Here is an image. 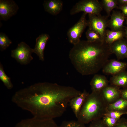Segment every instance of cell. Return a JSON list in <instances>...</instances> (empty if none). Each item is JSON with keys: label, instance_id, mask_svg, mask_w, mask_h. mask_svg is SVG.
<instances>
[{"label": "cell", "instance_id": "cell-1", "mask_svg": "<svg viewBox=\"0 0 127 127\" xmlns=\"http://www.w3.org/2000/svg\"><path fill=\"white\" fill-rule=\"evenodd\" d=\"M82 93L72 87L39 82L16 91L11 100L18 107L30 112L33 117L54 119L61 116L71 99Z\"/></svg>", "mask_w": 127, "mask_h": 127}, {"label": "cell", "instance_id": "cell-2", "mask_svg": "<svg viewBox=\"0 0 127 127\" xmlns=\"http://www.w3.org/2000/svg\"><path fill=\"white\" fill-rule=\"evenodd\" d=\"M111 54L109 45L105 42L80 40L71 49L69 56L76 70L82 75H87L102 69Z\"/></svg>", "mask_w": 127, "mask_h": 127}, {"label": "cell", "instance_id": "cell-3", "mask_svg": "<svg viewBox=\"0 0 127 127\" xmlns=\"http://www.w3.org/2000/svg\"><path fill=\"white\" fill-rule=\"evenodd\" d=\"M107 105L100 92L92 91L85 99L76 118L77 120L85 124L101 119L107 111Z\"/></svg>", "mask_w": 127, "mask_h": 127}, {"label": "cell", "instance_id": "cell-4", "mask_svg": "<svg viewBox=\"0 0 127 127\" xmlns=\"http://www.w3.org/2000/svg\"><path fill=\"white\" fill-rule=\"evenodd\" d=\"M103 8L98 0H81L76 3L70 12L71 15H73L81 12L87 14L97 15H101Z\"/></svg>", "mask_w": 127, "mask_h": 127}, {"label": "cell", "instance_id": "cell-5", "mask_svg": "<svg viewBox=\"0 0 127 127\" xmlns=\"http://www.w3.org/2000/svg\"><path fill=\"white\" fill-rule=\"evenodd\" d=\"M88 16L87 23L88 29L98 33L102 40L104 42L106 28L108 27V17L101 15H97L92 14H88Z\"/></svg>", "mask_w": 127, "mask_h": 127}, {"label": "cell", "instance_id": "cell-6", "mask_svg": "<svg viewBox=\"0 0 127 127\" xmlns=\"http://www.w3.org/2000/svg\"><path fill=\"white\" fill-rule=\"evenodd\" d=\"M87 14L83 13L78 21L69 29L67 32L69 42L75 45L80 40V38L86 27L87 26Z\"/></svg>", "mask_w": 127, "mask_h": 127}, {"label": "cell", "instance_id": "cell-7", "mask_svg": "<svg viewBox=\"0 0 127 127\" xmlns=\"http://www.w3.org/2000/svg\"><path fill=\"white\" fill-rule=\"evenodd\" d=\"M32 53L33 49L25 42H22L18 44L16 49L12 50L11 56L21 64H26L33 59Z\"/></svg>", "mask_w": 127, "mask_h": 127}, {"label": "cell", "instance_id": "cell-8", "mask_svg": "<svg viewBox=\"0 0 127 127\" xmlns=\"http://www.w3.org/2000/svg\"><path fill=\"white\" fill-rule=\"evenodd\" d=\"M14 127H59L54 119H42L34 117L22 120Z\"/></svg>", "mask_w": 127, "mask_h": 127}, {"label": "cell", "instance_id": "cell-9", "mask_svg": "<svg viewBox=\"0 0 127 127\" xmlns=\"http://www.w3.org/2000/svg\"><path fill=\"white\" fill-rule=\"evenodd\" d=\"M19 7L12 0H0V20H7L16 14Z\"/></svg>", "mask_w": 127, "mask_h": 127}, {"label": "cell", "instance_id": "cell-10", "mask_svg": "<svg viewBox=\"0 0 127 127\" xmlns=\"http://www.w3.org/2000/svg\"><path fill=\"white\" fill-rule=\"evenodd\" d=\"M104 100L107 104L112 103L121 98V90L112 85H108L100 92Z\"/></svg>", "mask_w": 127, "mask_h": 127}, {"label": "cell", "instance_id": "cell-11", "mask_svg": "<svg viewBox=\"0 0 127 127\" xmlns=\"http://www.w3.org/2000/svg\"><path fill=\"white\" fill-rule=\"evenodd\" d=\"M109 46L111 54H114L118 60L127 58V39L117 40Z\"/></svg>", "mask_w": 127, "mask_h": 127}, {"label": "cell", "instance_id": "cell-12", "mask_svg": "<svg viewBox=\"0 0 127 127\" xmlns=\"http://www.w3.org/2000/svg\"><path fill=\"white\" fill-rule=\"evenodd\" d=\"M127 66L126 63L115 60H108L102 68V71L104 73L113 75L125 71Z\"/></svg>", "mask_w": 127, "mask_h": 127}, {"label": "cell", "instance_id": "cell-13", "mask_svg": "<svg viewBox=\"0 0 127 127\" xmlns=\"http://www.w3.org/2000/svg\"><path fill=\"white\" fill-rule=\"evenodd\" d=\"M108 20V27L111 30L117 31L123 30L126 17L120 11H113Z\"/></svg>", "mask_w": 127, "mask_h": 127}, {"label": "cell", "instance_id": "cell-14", "mask_svg": "<svg viewBox=\"0 0 127 127\" xmlns=\"http://www.w3.org/2000/svg\"><path fill=\"white\" fill-rule=\"evenodd\" d=\"M50 38L47 34H42L36 39L35 47L33 49V52L38 56L39 60L42 61L44 60V50L47 43Z\"/></svg>", "mask_w": 127, "mask_h": 127}, {"label": "cell", "instance_id": "cell-15", "mask_svg": "<svg viewBox=\"0 0 127 127\" xmlns=\"http://www.w3.org/2000/svg\"><path fill=\"white\" fill-rule=\"evenodd\" d=\"M109 81L104 76L95 74L90 83L92 92H100L109 85Z\"/></svg>", "mask_w": 127, "mask_h": 127}, {"label": "cell", "instance_id": "cell-16", "mask_svg": "<svg viewBox=\"0 0 127 127\" xmlns=\"http://www.w3.org/2000/svg\"><path fill=\"white\" fill-rule=\"evenodd\" d=\"M43 5L46 12L52 15H56L62 10L63 3L60 0H47L44 1Z\"/></svg>", "mask_w": 127, "mask_h": 127}, {"label": "cell", "instance_id": "cell-17", "mask_svg": "<svg viewBox=\"0 0 127 127\" xmlns=\"http://www.w3.org/2000/svg\"><path fill=\"white\" fill-rule=\"evenodd\" d=\"M89 94L84 90L80 95L74 97L70 101V106L76 118L85 99Z\"/></svg>", "mask_w": 127, "mask_h": 127}, {"label": "cell", "instance_id": "cell-18", "mask_svg": "<svg viewBox=\"0 0 127 127\" xmlns=\"http://www.w3.org/2000/svg\"><path fill=\"white\" fill-rule=\"evenodd\" d=\"M125 37L124 30L113 31L107 29L106 31L104 38L105 42L109 45L117 40Z\"/></svg>", "mask_w": 127, "mask_h": 127}, {"label": "cell", "instance_id": "cell-19", "mask_svg": "<svg viewBox=\"0 0 127 127\" xmlns=\"http://www.w3.org/2000/svg\"><path fill=\"white\" fill-rule=\"evenodd\" d=\"M110 82L111 85L119 88L127 87V72L124 71L113 75L110 79Z\"/></svg>", "mask_w": 127, "mask_h": 127}, {"label": "cell", "instance_id": "cell-20", "mask_svg": "<svg viewBox=\"0 0 127 127\" xmlns=\"http://www.w3.org/2000/svg\"><path fill=\"white\" fill-rule=\"evenodd\" d=\"M127 100L121 98L114 103L108 104L107 109L108 111H126Z\"/></svg>", "mask_w": 127, "mask_h": 127}, {"label": "cell", "instance_id": "cell-21", "mask_svg": "<svg viewBox=\"0 0 127 127\" xmlns=\"http://www.w3.org/2000/svg\"><path fill=\"white\" fill-rule=\"evenodd\" d=\"M100 3L108 17L110 16L111 12L113 9L117 8L118 7L117 0H102Z\"/></svg>", "mask_w": 127, "mask_h": 127}, {"label": "cell", "instance_id": "cell-22", "mask_svg": "<svg viewBox=\"0 0 127 127\" xmlns=\"http://www.w3.org/2000/svg\"><path fill=\"white\" fill-rule=\"evenodd\" d=\"M87 40L91 42H105L102 40L101 37L97 32L88 29L85 33Z\"/></svg>", "mask_w": 127, "mask_h": 127}, {"label": "cell", "instance_id": "cell-23", "mask_svg": "<svg viewBox=\"0 0 127 127\" xmlns=\"http://www.w3.org/2000/svg\"><path fill=\"white\" fill-rule=\"evenodd\" d=\"M0 79L8 89H11L12 88L13 85L11 79L6 74L1 63L0 64Z\"/></svg>", "mask_w": 127, "mask_h": 127}, {"label": "cell", "instance_id": "cell-24", "mask_svg": "<svg viewBox=\"0 0 127 127\" xmlns=\"http://www.w3.org/2000/svg\"><path fill=\"white\" fill-rule=\"evenodd\" d=\"M12 43V42L4 33H0V48L1 51L5 50Z\"/></svg>", "mask_w": 127, "mask_h": 127}, {"label": "cell", "instance_id": "cell-25", "mask_svg": "<svg viewBox=\"0 0 127 127\" xmlns=\"http://www.w3.org/2000/svg\"><path fill=\"white\" fill-rule=\"evenodd\" d=\"M59 127H87L85 124L77 120H71L63 121Z\"/></svg>", "mask_w": 127, "mask_h": 127}, {"label": "cell", "instance_id": "cell-26", "mask_svg": "<svg viewBox=\"0 0 127 127\" xmlns=\"http://www.w3.org/2000/svg\"><path fill=\"white\" fill-rule=\"evenodd\" d=\"M120 119H117L110 116H104L102 119L107 127H114Z\"/></svg>", "mask_w": 127, "mask_h": 127}, {"label": "cell", "instance_id": "cell-27", "mask_svg": "<svg viewBox=\"0 0 127 127\" xmlns=\"http://www.w3.org/2000/svg\"><path fill=\"white\" fill-rule=\"evenodd\" d=\"M127 114V111H107L104 116H110L117 119H119L123 115Z\"/></svg>", "mask_w": 127, "mask_h": 127}, {"label": "cell", "instance_id": "cell-28", "mask_svg": "<svg viewBox=\"0 0 127 127\" xmlns=\"http://www.w3.org/2000/svg\"><path fill=\"white\" fill-rule=\"evenodd\" d=\"M90 123L88 126L87 127H107L101 119L95 120Z\"/></svg>", "mask_w": 127, "mask_h": 127}, {"label": "cell", "instance_id": "cell-29", "mask_svg": "<svg viewBox=\"0 0 127 127\" xmlns=\"http://www.w3.org/2000/svg\"><path fill=\"white\" fill-rule=\"evenodd\" d=\"M117 8L121 10L122 13L126 17H127V4L119 5Z\"/></svg>", "mask_w": 127, "mask_h": 127}, {"label": "cell", "instance_id": "cell-30", "mask_svg": "<svg viewBox=\"0 0 127 127\" xmlns=\"http://www.w3.org/2000/svg\"><path fill=\"white\" fill-rule=\"evenodd\" d=\"M114 127H127V121L120 119L117 124Z\"/></svg>", "mask_w": 127, "mask_h": 127}, {"label": "cell", "instance_id": "cell-31", "mask_svg": "<svg viewBox=\"0 0 127 127\" xmlns=\"http://www.w3.org/2000/svg\"><path fill=\"white\" fill-rule=\"evenodd\" d=\"M121 98L127 100V89L121 90Z\"/></svg>", "mask_w": 127, "mask_h": 127}, {"label": "cell", "instance_id": "cell-32", "mask_svg": "<svg viewBox=\"0 0 127 127\" xmlns=\"http://www.w3.org/2000/svg\"><path fill=\"white\" fill-rule=\"evenodd\" d=\"M118 5L127 4V0H117Z\"/></svg>", "mask_w": 127, "mask_h": 127}, {"label": "cell", "instance_id": "cell-33", "mask_svg": "<svg viewBox=\"0 0 127 127\" xmlns=\"http://www.w3.org/2000/svg\"><path fill=\"white\" fill-rule=\"evenodd\" d=\"M125 37L127 39V27H126L124 30Z\"/></svg>", "mask_w": 127, "mask_h": 127}, {"label": "cell", "instance_id": "cell-34", "mask_svg": "<svg viewBox=\"0 0 127 127\" xmlns=\"http://www.w3.org/2000/svg\"><path fill=\"white\" fill-rule=\"evenodd\" d=\"M125 20H126V24H127V17L126 18Z\"/></svg>", "mask_w": 127, "mask_h": 127}]
</instances>
